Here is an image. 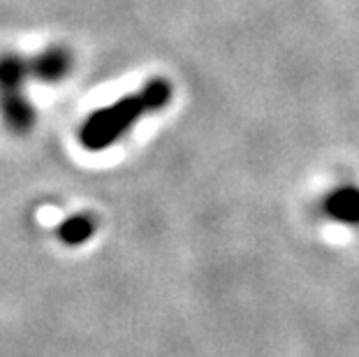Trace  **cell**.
<instances>
[{
	"label": "cell",
	"instance_id": "1",
	"mask_svg": "<svg viewBox=\"0 0 359 357\" xmlns=\"http://www.w3.org/2000/svg\"><path fill=\"white\" fill-rule=\"evenodd\" d=\"M172 97V86L165 79H154L133 95H126L109 107L90 114L81 128V144L90 151L111 147L149 112L163 109Z\"/></svg>",
	"mask_w": 359,
	"mask_h": 357
},
{
	"label": "cell",
	"instance_id": "2",
	"mask_svg": "<svg viewBox=\"0 0 359 357\" xmlns=\"http://www.w3.org/2000/svg\"><path fill=\"white\" fill-rule=\"evenodd\" d=\"M325 211L339 223L357 225L359 223V188L346 186L339 188L336 193L330 195V200L325 204Z\"/></svg>",
	"mask_w": 359,
	"mask_h": 357
},
{
	"label": "cell",
	"instance_id": "3",
	"mask_svg": "<svg viewBox=\"0 0 359 357\" xmlns=\"http://www.w3.org/2000/svg\"><path fill=\"white\" fill-rule=\"evenodd\" d=\"M95 230V223L90 216H77L72 220H67L63 225V230H60V237L67 244H81V241H86L90 234Z\"/></svg>",
	"mask_w": 359,
	"mask_h": 357
}]
</instances>
